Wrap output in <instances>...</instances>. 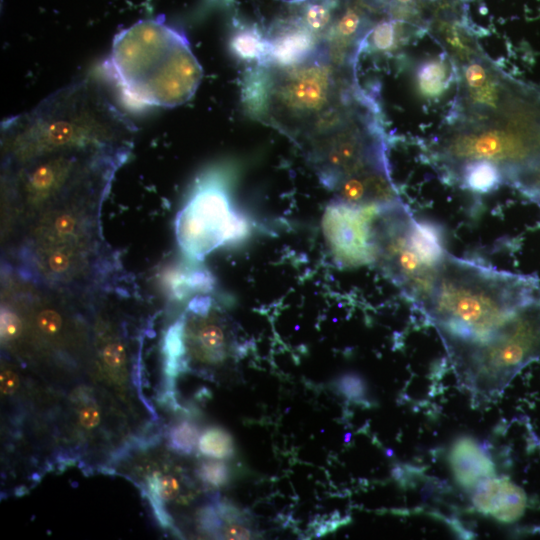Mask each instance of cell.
<instances>
[{
    "mask_svg": "<svg viewBox=\"0 0 540 540\" xmlns=\"http://www.w3.org/2000/svg\"><path fill=\"white\" fill-rule=\"evenodd\" d=\"M380 206H358L332 200L322 216V232L335 263L340 268H358L374 263L373 221Z\"/></svg>",
    "mask_w": 540,
    "mask_h": 540,
    "instance_id": "30bf717a",
    "label": "cell"
},
{
    "mask_svg": "<svg viewBox=\"0 0 540 540\" xmlns=\"http://www.w3.org/2000/svg\"><path fill=\"white\" fill-rule=\"evenodd\" d=\"M158 491L164 501L172 500L179 492V483L172 476L158 477Z\"/></svg>",
    "mask_w": 540,
    "mask_h": 540,
    "instance_id": "d6a6232c",
    "label": "cell"
},
{
    "mask_svg": "<svg viewBox=\"0 0 540 540\" xmlns=\"http://www.w3.org/2000/svg\"><path fill=\"white\" fill-rule=\"evenodd\" d=\"M105 365L110 368H120L126 361L125 345L120 340L108 341L100 352Z\"/></svg>",
    "mask_w": 540,
    "mask_h": 540,
    "instance_id": "4316f807",
    "label": "cell"
},
{
    "mask_svg": "<svg viewBox=\"0 0 540 540\" xmlns=\"http://www.w3.org/2000/svg\"><path fill=\"white\" fill-rule=\"evenodd\" d=\"M505 173L500 166L486 159L461 163L460 180L465 189L479 194L497 190L504 182Z\"/></svg>",
    "mask_w": 540,
    "mask_h": 540,
    "instance_id": "5bb4252c",
    "label": "cell"
},
{
    "mask_svg": "<svg viewBox=\"0 0 540 540\" xmlns=\"http://www.w3.org/2000/svg\"><path fill=\"white\" fill-rule=\"evenodd\" d=\"M175 232L182 252L201 260L218 248L244 241L252 223L232 201L226 179L210 172L190 192L177 215Z\"/></svg>",
    "mask_w": 540,
    "mask_h": 540,
    "instance_id": "8992f818",
    "label": "cell"
},
{
    "mask_svg": "<svg viewBox=\"0 0 540 540\" xmlns=\"http://www.w3.org/2000/svg\"><path fill=\"white\" fill-rule=\"evenodd\" d=\"M222 535L226 539H250L252 532L245 523H233L227 524Z\"/></svg>",
    "mask_w": 540,
    "mask_h": 540,
    "instance_id": "836d02e7",
    "label": "cell"
},
{
    "mask_svg": "<svg viewBox=\"0 0 540 540\" xmlns=\"http://www.w3.org/2000/svg\"><path fill=\"white\" fill-rule=\"evenodd\" d=\"M491 78L487 66L480 60H470L463 67V80L467 91L482 87Z\"/></svg>",
    "mask_w": 540,
    "mask_h": 540,
    "instance_id": "cb8c5ba5",
    "label": "cell"
},
{
    "mask_svg": "<svg viewBox=\"0 0 540 540\" xmlns=\"http://www.w3.org/2000/svg\"><path fill=\"white\" fill-rule=\"evenodd\" d=\"M449 463L455 480L466 489H475L495 475L494 463L487 452L468 436L454 441L449 452Z\"/></svg>",
    "mask_w": 540,
    "mask_h": 540,
    "instance_id": "4fadbf2b",
    "label": "cell"
},
{
    "mask_svg": "<svg viewBox=\"0 0 540 540\" xmlns=\"http://www.w3.org/2000/svg\"><path fill=\"white\" fill-rule=\"evenodd\" d=\"M415 79L420 94L427 99H436L448 89L452 74L443 56L421 62L416 69Z\"/></svg>",
    "mask_w": 540,
    "mask_h": 540,
    "instance_id": "9a60e30c",
    "label": "cell"
},
{
    "mask_svg": "<svg viewBox=\"0 0 540 540\" xmlns=\"http://www.w3.org/2000/svg\"><path fill=\"white\" fill-rule=\"evenodd\" d=\"M442 151L453 162L492 161L511 179L540 163V126L524 122L506 128L465 131L447 140Z\"/></svg>",
    "mask_w": 540,
    "mask_h": 540,
    "instance_id": "9c48e42d",
    "label": "cell"
},
{
    "mask_svg": "<svg viewBox=\"0 0 540 540\" xmlns=\"http://www.w3.org/2000/svg\"><path fill=\"white\" fill-rule=\"evenodd\" d=\"M538 297L540 283L533 275L499 270L447 252L419 310L447 350L484 338L518 307Z\"/></svg>",
    "mask_w": 540,
    "mask_h": 540,
    "instance_id": "7a4b0ae2",
    "label": "cell"
},
{
    "mask_svg": "<svg viewBox=\"0 0 540 540\" xmlns=\"http://www.w3.org/2000/svg\"><path fill=\"white\" fill-rule=\"evenodd\" d=\"M437 30L439 35L458 58L468 59L472 55V47L468 42V38L464 36L463 32L456 24L439 21L437 23Z\"/></svg>",
    "mask_w": 540,
    "mask_h": 540,
    "instance_id": "44dd1931",
    "label": "cell"
},
{
    "mask_svg": "<svg viewBox=\"0 0 540 540\" xmlns=\"http://www.w3.org/2000/svg\"><path fill=\"white\" fill-rule=\"evenodd\" d=\"M102 71L124 104L137 110L182 105L203 77L186 35L162 17L139 20L117 33Z\"/></svg>",
    "mask_w": 540,
    "mask_h": 540,
    "instance_id": "3957f363",
    "label": "cell"
},
{
    "mask_svg": "<svg viewBox=\"0 0 540 540\" xmlns=\"http://www.w3.org/2000/svg\"><path fill=\"white\" fill-rule=\"evenodd\" d=\"M198 476L213 487H221L229 480V468L223 462H205L199 467Z\"/></svg>",
    "mask_w": 540,
    "mask_h": 540,
    "instance_id": "d4e9b609",
    "label": "cell"
},
{
    "mask_svg": "<svg viewBox=\"0 0 540 540\" xmlns=\"http://www.w3.org/2000/svg\"><path fill=\"white\" fill-rule=\"evenodd\" d=\"M222 521L219 512L212 506H205L198 513L200 527L209 534L215 536L222 535Z\"/></svg>",
    "mask_w": 540,
    "mask_h": 540,
    "instance_id": "f546056e",
    "label": "cell"
},
{
    "mask_svg": "<svg viewBox=\"0 0 540 540\" xmlns=\"http://www.w3.org/2000/svg\"><path fill=\"white\" fill-rule=\"evenodd\" d=\"M199 450L208 457L229 458L235 453L234 439L226 429L212 426L207 428L200 436Z\"/></svg>",
    "mask_w": 540,
    "mask_h": 540,
    "instance_id": "d6986e66",
    "label": "cell"
},
{
    "mask_svg": "<svg viewBox=\"0 0 540 540\" xmlns=\"http://www.w3.org/2000/svg\"><path fill=\"white\" fill-rule=\"evenodd\" d=\"M198 427L189 422L182 421L175 425L169 433V446L180 454H191L199 440Z\"/></svg>",
    "mask_w": 540,
    "mask_h": 540,
    "instance_id": "ffe728a7",
    "label": "cell"
},
{
    "mask_svg": "<svg viewBox=\"0 0 540 540\" xmlns=\"http://www.w3.org/2000/svg\"><path fill=\"white\" fill-rule=\"evenodd\" d=\"M158 477L159 475L154 474L153 476L148 478L147 496L151 503L153 512L160 525L163 527H170L172 525V518L166 511L164 507V500L159 494Z\"/></svg>",
    "mask_w": 540,
    "mask_h": 540,
    "instance_id": "484cf974",
    "label": "cell"
},
{
    "mask_svg": "<svg viewBox=\"0 0 540 540\" xmlns=\"http://www.w3.org/2000/svg\"><path fill=\"white\" fill-rule=\"evenodd\" d=\"M103 196L78 193L40 211L21 256L31 278L65 285L84 277L95 253L92 212Z\"/></svg>",
    "mask_w": 540,
    "mask_h": 540,
    "instance_id": "277c9868",
    "label": "cell"
},
{
    "mask_svg": "<svg viewBox=\"0 0 540 540\" xmlns=\"http://www.w3.org/2000/svg\"><path fill=\"white\" fill-rule=\"evenodd\" d=\"M364 28L363 12L355 6H350L335 17L332 26L322 36H326L332 42L347 46V44H352L353 40H358Z\"/></svg>",
    "mask_w": 540,
    "mask_h": 540,
    "instance_id": "e0dca14e",
    "label": "cell"
},
{
    "mask_svg": "<svg viewBox=\"0 0 540 540\" xmlns=\"http://www.w3.org/2000/svg\"><path fill=\"white\" fill-rule=\"evenodd\" d=\"M232 52L240 60L257 62L265 65L268 58V39L253 27H244L236 31L230 41Z\"/></svg>",
    "mask_w": 540,
    "mask_h": 540,
    "instance_id": "2e32d148",
    "label": "cell"
},
{
    "mask_svg": "<svg viewBox=\"0 0 540 540\" xmlns=\"http://www.w3.org/2000/svg\"><path fill=\"white\" fill-rule=\"evenodd\" d=\"M36 325L46 335L57 334L63 325L62 316L54 309H42L36 316Z\"/></svg>",
    "mask_w": 540,
    "mask_h": 540,
    "instance_id": "f1b7e54d",
    "label": "cell"
},
{
    "mask_svg": "<svg viewBox=\"0 0 540 540\" xmlns=\"http://www.w3.org/2000/svg\"><path fill=\"white\" fill-rule=\"evenodd\" d=\"M472 503L478 512L502 523H512L524 514L527 497L511 480L492 477L474 489Z\"/></svg>",
    "mask_w": 540,
    "mask_h": 540,
    "instance_id": "8fae6325",
    "label": "cell"
},
{
    "mask_svg": "<svg viewBox=\"0 0 540 540\" xmlns=\"http://www.w3.org/2000/svg\"><path fill=\"white\" fill-rule=\"evenodd\" d=\"M413 218L402 201L379 207L373 221L374 264L419 309L438 267L429 264L414 245Z\"/></svg>",
    "mask_w": 540,
    "mask_h": 540,
    "instance_id": "ba28073f",
    "label": "cell"
},
{
    "mask_svg": "<svg viewBox=\"0 0 540 540\" xmlns=\"http://www.w3.org/2000/svg\"><path fill=\"white\" fill-rule=\"evenodd\" d=\"M446 352L466 390L478 398H494L540 358V297L518 307L484 338Z\"/></svg>",
    "mask_w": 540,
    "mask_h": 540,
    "instance_id": "5b68a950",
    "label": "cell"
},
{
    "mask_svg": "<svg viewBox=\"0 0 540 540\" xmlns=\"http://www.w3.org/2000/svg\"><path fill=\"white\" fill-rule=\"evenodd\" d=\"M417 0H391V3L395 4L397 8H407L410 9Z\"/></svg>",
    "mask_w": 540,
    "mask_h": 540,
    "instance_id": "d590c367",
    "label": "cell"
},
{
    "mask_svg": "<svg viewBox=\"0 0 540 540\" xmlns=\"http://www.w3.org/2000/svg\"><path fill=\"white\" fill-rule=\"evenodd\" d=\"M268 39V58L265 65L291 67L305 62L319 45L318 36L310 31L299 17L274 28Z\"/></svg>",
    "mask_w": 540,
    "mask_h": 540,
    "instance_id": "7c38bea8",
    "label": "cell"
},
{
    "mask_svg": "<svg viewBox=\"0 0 540 540\" xmlns=\"http://www.w3.org/2000/svg\"><path fill=\"white\" fill-rule=\"evenodd\" d=\"M302 153L320 182L332 191L356 175L371 171L390 172L383 131L366 114H356Z\"/></svg>",
    "mask_w": 540,
    "mask_h": 540,
    "instance_id": "52a82bcc",
    "label": "cell"
},
{
    "mask_svg": "<svg viewBox=\"0 0 540 540\" xmlns=\"http://www.w3.org/2000/svg\"><path fill=\"white\" fill-rule=\"evenodd\" d=\"M371 41L378 51H389L396 40V20L385 19L375 24L371 31Z\"/></svg>",
    "mask_w": 540,
    "mask_h": 540,
    "instance_id": "603a6c76",
    "label": "cell"
},
{
    "mask_svg": "<svg viewBox=\"0 0 540 540\" xmlns=\"http://www.w3.org/2000/svg\"><path fill=\"white\" fill-rule=\"evenodd\" d=\"M337 5L336 0L309 1L302 8L299 18L310 31L322 36L333 24Z\"/></svg>",
    "mask_w": 540,
    "mask_h": 540,
    "instance_id": "ac0fdd59",
    "label": "cell"
},
{
    "mask_svg": "<svg viewBox=\"0 0 540 540\" xmlns=\"http://www.w3.org/2000/svg\"><path fill=\"white\" fill-rule=\"evenodd\" d=\"M514 185L540 206V163L512 178Z\"/></svg>",
    "mask_w": 540,
    "mask_h": 540,
    "instance_id": "7402d4cb",
    "label": "cell"
},
{
    "mask_svg": "<svg viewBox=\"0 0 540 540\" xmlns=\"http://www.w3.org/2000/svg\"><path fill=\"white\" fill-rule=\"evenodd\" d=\"M78 418L83 427L94 428L100 422V410L94 404H86L80 409Z\"/></svg>",
    "mask_w": 540,
    "mask_h": 540,
    "instance_id": "1f68e13d",
    "label": "cell"
},
{
    "mask_svg": "<svg viewBox=\"0 0 540 540\" xmlns=\"http://www.w3.org/2000/svg\"><path fill=\"white\" fill-rule=\"evenodd\" d=\"M19 385V378L11 370H4L1 373V391L4 394L13 393Z\"/></svg>",
    "mask_w": 540,
    "mask_h": 540,
    "instance_id": "e575fe53",
    "label": "cell"
},
{
    "mask_svg": "<svg viewBox=\"0 0 540 540\" xmlns=\"http://www.w3.org/2000/svg\"><path fill=\"white\" fill-rule=\"evenodd\" d=\"M22 330L20 317L11 308L4 306L1 310V338L11 341L17 338Z\"/></svg>",
    "mask_w": 540,
    "mask_h": 540,
    "instance_id": "83f0119b",
    "label": "cell"
},
{
    "mask_svg": "<svg viewBox=\"0 0 540 540\" xmlns=\"http://www.w3.org/2000/svg\"><path fill=\"white\" fill-rule=\"evenodd\" d=\"M340 392L349 399L360 398L364 394V382L355 374H345L337 382Z\"/></svg>",
    "mask_w": 540,
    "mask_h": 540,
    "instance_id": "4dcf8cb0",
    "label": "cell"
},
{
    "mask_svg": "<svg viewBox=\"0 0 540 540\" xmlns=\"http://www.w3.org/2000/svg\"><path fill=\"white\" fill-rule=\"evenodd\" d=\"M134 133L93 80L60 88L1 124L5 200L36 213L74 194L105 193Z\"/></svg>",
    "mask_w": 540,
    "mask_h": 540,
    "instance_id": "6da1fadb",
    "label": "cell"
}]
</instances>
